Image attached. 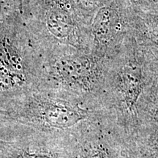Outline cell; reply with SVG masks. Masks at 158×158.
Listing matches in <instances>:
<instances>
[{
    "label": "cell",
    "mask_w": 158,
    "mask_h": 158,
    "mask_svg": "<svg viewBox=\"0 0 158 158\" xmlns=\"http://www.w3.org/2000/svg\"><path fill=\"white\" fill-rule=\"evenodd\" d=\"M87 113L78 106L65 102L45 101L21 110V121L45 129L68 130L79 129Z\"/></svg>",
    "instance_id": "obj_1"
},
{
    "label": "cell",
    "mask_w": 158,
    "mask_h": 158,
    "mask_svg": "<svg viewBox=\"0 0 158 158\" xmlns=\"http://www.w3.org/2000/svg\"><path fill=\"white\" fill-rule=\"evenodd\" d=\"M121 81L124 101L130 111H133L142 89L141 70L137 68L127 67L122 73Z\"/></svg>",
    "instance_id": "obj_2"
},
{
    "label": "cell",
    "mask_w": 158,
    "mask_h": 158,
    "mask_svg": "<svg viewBox=\"0 0 158 158\" xmlns=\"http://www.w3.org/2000/svg\"><path fill=\"white\" fill-rule=\"evenodd\" d=\"M79 158H108V155L102 145H94L84 149Z\"/></svg>",
    "instance_id": "obj_4"
},
{
    "label": "cell",
    "mask_w": 158,
    "mask_h": 158,
    "mask_svg": "<svg viewBox=\"0 0 158 158\" xmlns=\"http://www.w3.org/2000/svg\"><path fill=\"white\" fill-rule=\"evenodd\" d=\"M18 150L17 158H66L54 148L39 146L37 143L24 144Z\"/></svg>",
    "instance_id": "obj_3"
},
{
    "label": "cell",
    "mask_w": 158,
    "mask_h": 158,
    "mask_svg": "<svg viewBox=\"0 0 158 158\" xmlns=\"http://www.w3.org/2000/svg\"><path fill=\"white\" fill-rule=\"evenodd\" d=\"M157 98L158 99V81H157Z\"/></svg>",
    "instance_id": "obj_5"
}]
</instances>
